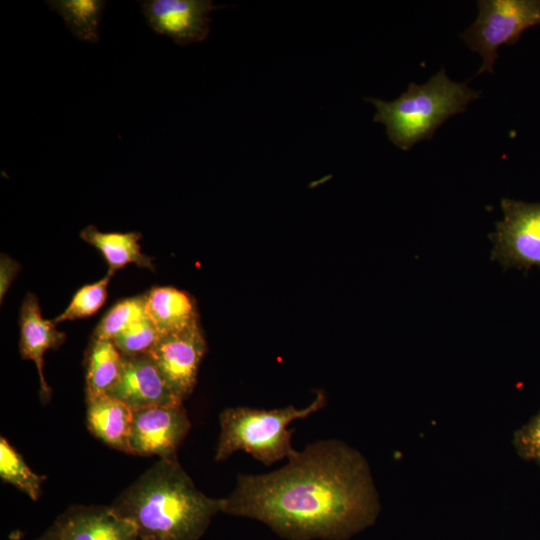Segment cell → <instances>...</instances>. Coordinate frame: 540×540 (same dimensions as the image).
Returning a JSON list of instances; mask_svg holds the SVG:
<instances>
[{
  "label": "cell",
  "instance_id": "10",
  "mask_svg": "<svg viewBox=\"0 0 540 540\" xmlns=\"http://www.w3.org/2000/svg\"><path fill=\"white\" fill-rule=\"evenodd\" d=\"M37 540H152L112 506H73Z\"/></svg>",
  "mask_w": 540,
  "mask_h": 540
},
{
  "label": "cell",
  "instance_id": "12",
  "mask_svg": "<svg viewBox=\"0 0 540 540\" xmlns=\"http://www.w3.org/2000/svg\"><path fill=\"white\" fill-rule=\"evenodd\" d=\"M53 320L41 315L38 298L27 293L20 308L19 352L23 359L32 360L37 368L41 395L47 399L51 390L45 380L44 354L49 349L59 348L65 341V333L56 328Z\"/></svg>",
  "mask_w": 540,
  "mask_h": 540
},
{
  "label": "cell",
  "instance_id": "14",
  "mask_svg": "<svg viewBox=\"0 0 540 540\" xmlns=\"http://www.w3.org/2000/svg\"><path fill=\"white\" fill-rule=\"evenodd\" d=\"M146 295V314L161 336L184 331L199 323L192 296L174 287H153Z\"/></svg>",
  "mask_w": 540,
  "mask_h": 540
},
{
  "label": "cell",
  "instance_id": "7",
  "mask_svg": "<svg viewBox=\"0 0 540 540\" xmlns=\"http://www.w3.org/2000/svg\"><path fill=\"white\" fill-rule=\"evenodd\" d=\"M190 426L183 404L134 411L129 439L131 454L176 459L177 448Z\"/></svg>",
  "mask_w": 540,
  "mask_h": 540
},
{
  "label": "cell",
  "instance_id": "19",
  "mask_svg": "<svg viewBox=\"0 0 540 540\" xmlns=\"http://www.w3.org/2000/svg\"><path fill=\"white\" fill-rule=\"evenodd\" d=\"M145 304V294L119 301L101 319L92 339L113 340L124 329L146 315Z\"/></svg>",
  "mask_w": 540,
  "mask_h": 540
},
{
  "label": "cell",
  "instance_id": "9",
  "mask_svg": "<svg viewBox=\"0 0 540 540\" xmlns=\"http://www.w3.org/2000/svg\"><path fill=\"white\" fill-rule=\"evenodd\" d=\"M140 7L148 26L179 46L205 40L209 14L219 8L211 0H142Z\"/></svg>",
  "mask_w": 540,
  "mask_h": 540
},
{
  "label": "cell",
  "instance_id": "11",
  "mask_svg": "<svg viewBox=\"0 0 540 540\" xmlns=\"http://www.w3.org/2000/svg\"><path fill=\"white\" fill-rule=\"evenodd\" d=\"M107 395L134 411L183 403L148 354L124 356L120 377Z\"/></svg>",
  "mask_w": 540,
  "mask_h": 540
},
{
  "label": "cell",
  "instance_id": "5",
  "mask_svg": "<svg viewBox=\"0 0 540 540\" xmlns=\"http://www.w3.org/2000/svg\"><path fill=\"white\" fill-rule=\"evenodd\" d=\"M478 15L460 37L482 58L475 76L493 73L498 49L516 44L528 28L540 25V0H480Z\"/></svg>",
  "mask_w": 540,
  "mask_h": 540
},
{
  "label": "cell",
  "instance_id": "4",
  "mask_svg": "<svg viewBox=\"0 0 540 540\" xmlns=\"http://www.w3.org/2000/svg\"><path fill=\"white\" fill-rule=\"evenodd\" d=\"M324 393L317 392L306 407L293 405L275 409H256L237 406L224 409L219 416L220 434L215 461H223L236 451H244L266 466L290 459L298 451L292 446L293 433L287 426L325 406Z\"/></svg>",
  "mask_w": 540,
  "mask_h": 540
},
{
  "label": "cell",
  "instance_id": "18",
  "mask_svg": "<svg viewBox=\"0 0 540 540\" xmlns=\"http://www.w3.org/2000/svg\"><path fill=\"white\" fill-rule=\"evenodd\" d=\"M0 476L3 481L14 485L31 499L39 498L43 477L34 473L3 437L0 440Z\"/></svg>",
  "mask_w": 540,
  "mask_h": 540
},
{
  "label": "cell",
  "instance_id": "21",
  "mask_svg": "<svg viewBox=\"0 0 540 540\" xmlns=\"http://www.w3.org/2000/svg\"><path fill=\"white\" fill-rule=\"evenodd\" d=\"M147 314L119 333L113 340L123 356L148 354L161 338Z\"/></svg>",
  "mask_w": 540,
  "mask_h": 540
},
{
  "label": "cell",
  "instance_id": "3",
  "mask_svg": "<svg viewBox=\"0 0 540 540\" xmlns=\"http://www.w3.org/2000/svg\"><path fill=\"white\" fill-rule=\"evenodd\" d=\"M481 97V92L467 83L452 81L441 69L423 84L410 83L393 101L366 98L376 108L374 121L386 127L389 140L403 151L416 143L432 139L436 130L467 105Z\"/></svg>",
  "mask_w": 540,
  "mask_h": 540
},
{
  "label": "cell",
  "instance_id": "6",
  "mask_svg": "<svg viewBox=\"0 0 540 540\" xmlns=\"http://www.w3.org/2000/svg\"><path fill=\"white\" fill-rule=\"evenodd\" d=\"M503 219L495 222L488 237L493 243L491 260L504 270L515 268L526 273L540 268V203L501 199Z\"/></svg>",
  "mask_w": 540,
  "mask_h": 540
},
{
  "label": "cell",
  "instance_id": "23",
  "mask_svg": "<svg viewBox=\"0 0 540 540\" xmlns=\"http://www.w3.org/2000/svg\"><path fill=\"white\" fill-rule=\"evenodd\" d=\"M20 271L17 261L2 253L0 257V300L3 301L9 287Z\"/></svg>",
  "mask_w": 540,
  "mask_h": 540
},
{
  "label": "cell",
  "instance_id": "1",
  "mask_svg": "<svg viewBox=\"0 0 540 540\" xmlns=\"http://www.w3.org/2000/svg\"><path fill=\"white\" fill-rule=\"evenodd\" d=\"M380 509L366 458L337 439L306 446L273 472L239 474L222 505L288 540H346L372 526Z\"/></svg>",
  "mask_w": 540,
  "mask_h": 540
},
{
  "label": "cell",
  "instance_id": "13",
  "mask_svg": "<svg viewBox=\"0 0 540 540\" xmlns=\"http://www.w3.org/2000/svg\"><path fill=\"white\" fill-rule=\"evenodd\" d=\"M86 403L90 432L112 448L131 454L129 439L134 410L107 394L86 398Z\"/></svg>",
  "mask_w": 540,
  "mask_h": 540
},
{
  "label": "cell",
  "instance_id": "2",
  "mask_svg": "<svg viewBox=\"0 0 540 540\" xmlns=\"http://www.w3.org/2000/svg\"><path fill=\"white\" fill-rule=\"evenodd\" d=\"M223 498L206 496L176 459H159L111 505L152 540H198Z\"/></svg>",
  "mask_w": 540,
  "mask_h": 540
},
{
  "label": "cell",
  "instance_id": "8",
  "mask_svg": "<svg viewBox=\"0 0 540 540\" xmlns=\"http://www.w3.org/2000/svg\"><path fill=\"white\" fill-rule=\"evenodd\" d=\"M206 341L199 323L164 335L148 353L172 391L182 401L193 391Z\"/></svg>",
  "mask_w": 540,
  "mask_h": 540
},
{
  "label": "cell",
  "instance_id": "16",
  "mask_svg": "<svg viewBox=\"0 0 540 540\" xmlns=\"http://www.w3.org/2000/svg\"><path fill=\"white\" fill-rule=\"evenodd\" d=\"M123 361L113 341L92 339L86 356V398L106 395L118 381Z\"/></svg>",
  "mask_w": 540,
  "mask_h": 540
},
{
  "label": "cell",
  "instance_id": "20",
  "mask_svg": "<svg viewBox=\"0 0 540 540\" xmlns=\"http://www.w3.org/2000/svg\"><path fill=\"white\" fill-rule=\"evenodd\" d=\"M113 275L107 273L101 280L81 287L67 308L53 319L55 324L86 318L95 314L105 303L107 288Z\"/></svg>",
  "mask_w": 540,
  "mask_h": 540
},
{
  "label": "cell",
  "instance_id": "22",
  "mask_svg": "<svg viewBox=\"0 0 540 540\" xmlns=\"http://www.w3.org/2000/svg\"><path fill=\"white\" fill-rule=\"evenodd\" d=\"M512 444L520 458L540 467V410L514 432Z\"/></svg>",
  "mask_w": 540,
  "mask_h": 540
},
{
  "label": "cell",
  "instance_id": "17",
  "mask_svg": "<svg viewBox=\"0 0 540 540\" xmlns=\"http://www.w3.org/2000/svg\"><path fill=\"white\" fill-rule=\"evenodd\" d=\"M45 3L63 19L75 38L88 43L99 41V24L106 7L105 0H48Z\"/></svg>",
  "mask_w": 540,
  "mask_h": 540
},
{
  "label": "cell",
  "instance_id": "15",
  "mask_svg": "<svg viewBox=\"0 0 540 540\" xmlns=\"http://www.w3.org/2000/svg\"><path fill=\"white\" fill-rule=\"evenodd\" d=\"M80 237L102 253L111 275L130 263L154 270L152 258L141 251L139 232H101L89 225L82 229Z\"/></svg>",
  "mask_w": 540,
  "mask_h": 540
}]
</instances>
